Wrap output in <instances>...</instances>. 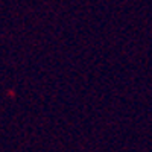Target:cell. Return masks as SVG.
Returning a JSON list of instances; mask_svg holds the SVG:
<instances>
[]
</instances>
